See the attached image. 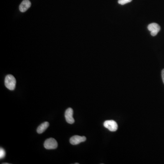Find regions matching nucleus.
I'll return each instance as SVG.
<instances>
[{"label": "nucleus", "mask_w": 164, "mask_h": 164, "mask_svg": "<svg viewBox=\"0 0 164 164\" xmlns=\"http://www.w3.org/2000/svg\"><path fill=\"white\" fill-rule=\"evenodd\" d=\"M49 123L48 122H44L38 126L37 131L38 134H42L47 129V128L49 127Z\"/></svg>", "instance_id": "nucleus-8"}, {"label": "nucleus", "mask_w": 164, "mask_h": 164, "mask_svg": "<svg viewBox=\"0 0 164 164\" xmlns=\"http://www.w3.org/2000/svg\"><path fill=\"white\" fill-rule=\"evenodd\" d=\"M148 30L150 32V34L152 36H155L159 32L160 27L159 25L156 23H152L149 24L148 26Z\"/></svg>", "instance_id": "nucleus-4"}, {"label": "nucleus", "mask_w": 164, "mask_h": 164, "mask_svg": "<svg viewBox=\"0 0 164 164\" xmlns=\"http://www.w3.org/2000/svg\"><path fill=\"white\" fill-rule=\"evenodd\" d=\"M86 138L85 136L74 135L70 138V143L73 145H77L82 142L86 141Z\"/></svg>", "instance_id": "nucleus-6"}, {"label": "nucleus", "mask_w": 164, "mask_h": 164, "mask_svg": "<svg viewBox=\"0 0 164 164\" xmlns=\"http://www.w3.org/2000/svg\"><path fill=\"white\" fill-rule=\"evenodd\" d=\"M161 76H162V81L164 84V69H163L161 72Z\"/></svg>", "instance_id": "nucleus-11"}, {"label": "nucleus", "mask_w": 164, "mask_h": 164, "mask_svg": "<svg viewBox=\"0 0 164 164\" xmlns=\"http://www.w3.org/2000/svg\"><path fill=\"white\" fill-rule=\"evenodd\" d=\"M73 109L71 108L68 109L65 111V117L66 121L70 124L74 123V119L73 118Z\"/></svg>", "instance_id": "nucleus-5"}, {"label": "nucleus", "mask_w": 164, "mask_h": 164, "mask_svg": "<svg viewBox=\"0 0 164 164\" xmlns=\"http://www.w3.org/2000/svg\"><path fill=\"white\" fill-rule=\"evenodd\" d=\"M104 126L112 132L116 131L118 128L117 123L113 120H106L104 123Z\"/></svg>", "instance_id": "nucleus-3"}, {"label": "nucleus", "mask_w": 164, "mask_h": 164, "mask_svg": "<svg viewBox=\"0 0 164 164\" xmlns=\"http://www.w3.org/2000/svg\"><path fill=\"white\" fill-rule=\"evenodd\" d=\"M132 1V0H119L118 3L120 5H124L131 2Z\"/></svg>", "instance_id": "nucleus-10"}, {"label": "nucleus", "mask_w": 164, "mask_h": 164, "mask_svg": "<svg viewBox=\"0 0 164 164\" xmlns=\"http://www.w3.org/2000/svg\"><path fill=\"white\" fill-rule=\"evenodd\" d=\"M5 156H6V151L3 148H1L0 149V159H2L5 158Z\"/></svg>", "instance_id": "nucleus-9"}, {"label": "nucleus", "mask_w": 164, "mask_h": 164, "mask_svg": "<svg viewBox=\"0 0 164 164\" xmlns=\"http://www.w3.org/2000/svg\"><path fill=\"white\" fill-rule=\"evenodd\" d=\"M58 145L56 140L51 138L46 140L44 143V146L46 149H55L57 148Z\"/></svg>", "instance_id": "nucleus-2"}, {"label": "nucleus", "mask_w": 164, "mask_h": 164, "mask_svg": "<svg viewBox=\"0 0 164 164\" xmlns=\"http://www.w3.org/2000/svg\"><path fill=\"white\" fill-rule=\"evenodd\" d=\"M5 84L9 90H14L16 85V80L13 75L9 74L5 78Z\"/></svg>", "instance_id": "nucleus-1"}, {"label": "nucleus", "mask_w": 164, "mask_h": 164, "mask_svg": "<svg viewBox=\"0 0 164 164\" xmlns=\"http://www.w3.org/2000/svg\"><path fill=\"white\" fill-rule=\"evenodd\" d=\"M31 6V3L29 0H23L19 6V10L21 12H25Z\"/></svg>", "instance_id": "nucleus-7"}]
</instances>
